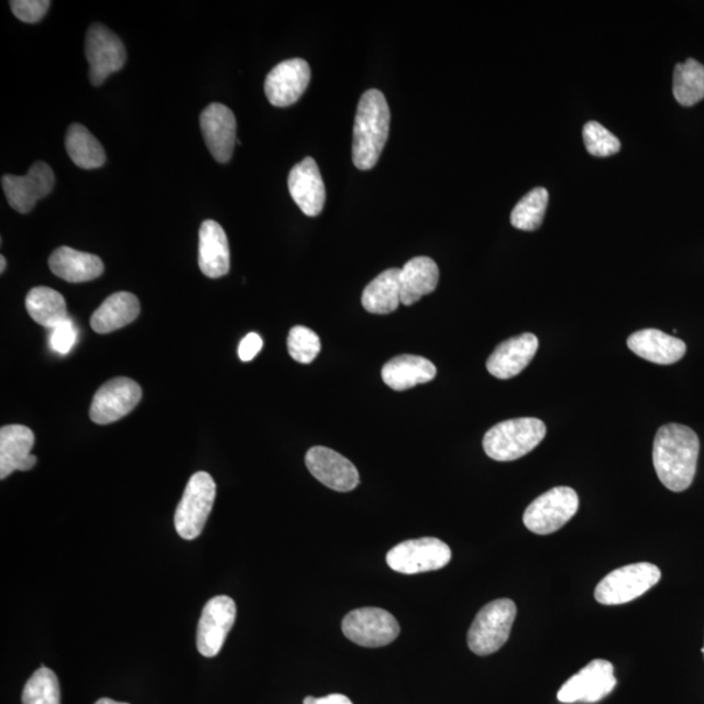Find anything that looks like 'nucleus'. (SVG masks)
Here are the masks:
<instances>
[{"label":"nucleus","instance_id":"nucleus-1","mask_svg":"<svg viewBox=\"0 0 704 704\" xmlns=\"http://www.w3.org/2000/svg\"><path fill=\"white\" fill-rule=\"evenodd\" d=\"M700 457V439L692 428L666 425L654 436L653 468L669 491L684 492L692 485Z\"/></svg>","mask_w":704,"mask_h":704},{"label":"nucleus","instance_id":"nucleus-2","mask_svg":"<svg viewBox=\"0 0 704 704\" xmlns=\"http://www.w3.org/2000/svg\"><path fill=\"white\" fill-rule=\"evenodd\" d=\"M391 130V110L385 96L377 89H370L359 101L354 139H352V161L359 170L375 167L384 151Z\"/></svg>","mask_w":704,"mask_h":704},{"label":"nucleus","instance_id":"nucleus-3","mask_svg":"<svg viewBox=\"0 0 704 704\" xmlns=\"http://www.w3.org/2000/svg\"><path fill=\"white\" fill-rule=\"evenodd\" d=\"M547 427L535 418H519L498 422L484 436L485 454L498 462L519 460L544 440Z\"/></svg>","mask_w":704,"mask_h":704},{"label":"nucleus","instance_id":"nucleus-4","mask_svg":"<svg viewBox=\"0 0 704 704\" xmlns=\"http://www.w3.org/2000/svg\"><path fill=\"white\" fill-rule=\"evenodd\" d=\"M516 617L517 605L510 598H498L484 605L469 630L470 650L479 657H488L503 649L508 642Z\"/></svg>","mask_w":704,"mask_h":704},{"label":"nucleus","instance_id":"nucleus-5","mask_svg":"<svg viewBox=\"0 0 704 704\" xmlns=\"http://www.w3.org/2000/svg\"><path fill=\"white\" fill-rule=\"evenodd\" d=\"M215 479L208 473H196L189 479L185 493L176 508L174 525L185 540L199 538L216 502Z\"/></svg>","mask_w":704,"mask_h":704},{"label":"nucleus","instance_id":"nucleus-6","mask_svg":"<svg viewBox=\"0 0 704 704\" xmlns=\"http://www.w3.org/2000/svg\"><path fill=\"white\" fill-rule=\"evenodd\" d=\"M660 579V569L653 563H631L605 576L596 586L595 598L604 605L630 603L657 586Z\"/></svg>","mask_w":704,"mask_h":704},{"label":"nucleus","instance_id":"nucleus-7","mask_svg":"<svg viewBox=\"0 0 704 704\" xmlns=\"http://www.w3.org/2000/svg\"><path fill=\"white\" fill-rule=\"evenodd\" d=\"M579 508L580 497L573 488L556 487L528 505L524 524L534 534H553L565 526Z\"/></svg>","mask_w":704,"mask_h":704},{"label":"nucleus","instance_id":"nucleus-8","mask_svg":"<svg viewBox=\"0 0 704 704\" xmlns=\"http://www.w3.org/2000/svg\"><path fill=\"white\" fill-rule=\"evenodd\" d=\"M452 560L447 543L436 538L403 541L386 554V563L400 574H420L446 568Z\"/></svg>","mask_w":704,"mask_h":704},{"label":"nucleus","instance_id":"nucleus-9","mask_svg":"<svg viewBox=\"0 0 704 704\" xmlns=\"http://www.w3.org/2000/svg\"><path fill=\"white\" fill-rule=\"evenodd\" d=\"M344 637L358 646L377 649L391 645L399 636L397 618L382 608L365 607L351 610L342 622Z\"/></svg>","mask_w":704,"mask_h":704},{"label":"nucleus","instance_id":"nucleus-10","mask_svg":"<svg viewBox=\"0 0 704 704\" xmlns=\"http://www.w3.org/2000/svg\"><path fill=\"white\" fill-rule=\"evenodd\" d=\"M86 55L89 63V79L95 87L102 86L110 75L121 70L127 59L121 38L102 24L89 28Z\"/></svg>","mask_w":704,"mask_h":704},{"label":"nucleus","instance_id":"nucleus-11","mask_svg":"<svg viewBox=\"0 0 704 704\" xmlns=\"http://www.w3.org/2000/svg\"><path fill=\"white\" fill-rule=\"evenodd\" d=\"M237 619V604L230 596L220 595L206 604L197 625V650L206 658H215L222 650Z\"/></svg>","mask_w":704,"mask_h":704},{"label":"nucleus","instance_id":"nucleus-12","mask_svg":"<svg viewBox=\"0 0 704 704\" xmlns=\"http://www.w3.org/2000/svg\"><path fill=\"white\" fill-rule=\"evenodd\" d=\"M617 685L615 668L607 660L596 659L561 686V703H596L614 692Z\"/></svg>","mask_w":704,"mask_h":704},{"label":"nucleus","instance_id":"nucleus-13","mask_svg":"<svg viewBox=\"0 0 704 704\" xmlns=\"http://www.w3.org/2000/svg\"><path fill=\"white\" fill-rule=\"evenodd\" d=\"M55 175L45 162H35L24 176L4 175L2 187L10 207L21 215L30 213L35 204L52 194Z\"/></svg>","mask_w":704,"mask_h":704},{"label":"nucleus","instance_id":"nucleus-14","mask_svg":"<svg viewBox=\"0 0 704 704\" xmlns=\"http://www.w3.org/2000/svg\"><path fill=\"white\" fill-rule=\"evenodd\" d=\"M143 392L131 378L110 380L97 391L90 406V419L96 425H111L129 415L138 406Z\"/></svg>","mask_w":704,"mask_h":704},{"label":"nucleus","instance_id":"nucleus-15","mask_svg":"<svg viewBox=\"0 0 704 704\" xmlns=\"http://www.w3.org/2000/svg\"><path fill=\"white\" fill-rule=\"evenodd\" d=\"M309 81H311V67L306 61L295 58L282 62L266 76V98L277 108H287L299 101Z\"/></svg>","mask_w":704,"mask_h":704},{"label":"nucleus","instance_id":"nucleus-16","mask_svg":"<svg viewBox=\"0 0 704 704\" xmlns=\"http://www.w3.org/2000/svg\"><path fill=\"white\" fill-rule=\"evenodd\" d=\"M306 464L309 473L330 490L350 492L361 483V476L354 464L333 449L326 447L309 449Z\"/></svg>","mask_w":704,"mask_h":704},{"label":"nucleus","instance_id":"nucleus-17","mask_svg":"<svg viewBox=\"0 0 704 704\" xmlns=\"http://www.w3.org/2000/svg\"><path fill=\"white\" fill-rule=\"evenodd\" d=\"M202 138L217 162L228 164L237 145V119L228 106L211 103L200 117Z\"/></svg>","mask_w":704,"mask_h":704},{"label":"nucleus","instance_id":"nucleus-18","mask_svg":"<svg viewBox=\"0 0 704 704\" xmlns=\"http://www.w3.org/2000/svg\"><path fill=\"white\" fill-rule=\"evenodd\" d=\"M288 191L293 200L308 217H317L326 206L327 191L319 166L307 157L293 167L288 175Z\"/></svg>","mask_w":704,"mask_h":704},{"label":"nucleus","instance_id":"nucleus-19","mask_svg":"<svg viewBox=\"0 0 704 704\" xmlns=\"http://www.w3.org/2000/svg\"><path fill=\"white\" fill-rule=\"evenodd\" d=\"M538 348L537 336L525 333L513 337L493 351L487 361V370L499 380L516 377L531 363Z\"/></svg>","mask_w":704,"mask_h":704},{"label":"nucleus","instance_id":"nucleus-20","mask_svg":"<svg viewBox=\"0 0 704 704\" xmlns=\"http://www.w3.org/2000/svg\"><path fill=\"white\" fill-rule=\"evenodd\" d=\"M34 433L31 428L20 425L0 429V479L4 481L15 471H30L37 463L33 455Z\"/></svg>","mask_w":704,"mask_h":704},{"label":"nucleus","instance_id":"nucleus-21","mask_svg":"<svg viewBox=\"0 0 704 704\" xmlns=\"http://www.w3.org/2000/svg\"><path fill=\"white\" fill-rule=\"evenodd\" d=\"M628 348L645 361L661 365L678 363L686 354L684 341L658 329H644L631 334Z\"/></svg>","mask_w":704,"mask_h":704},{"label":"nucleus","instance_id":"nucleus-22","mask_svg":"<svg viewBox=\"0 0 704 704\" xmlns=\"http://www.w3.org/2000/svg\"><path fill=\"white\" fill-rule=\"evenodd\" d=\"M199 266L204 276L221 278L230 271L227 232L216 221H204L200 228Z\"/></svg>","mask_w":704,"mask_h":704},{"label":"nucleus","instance_id":"nucleus-23","mask_svg":"<svg viewBox=\"0 0 704 704\" xmlns=\"http://www.w3.org/2000/svg\"><path fill=\"white\" fill-rule=\"evenodd\" d=\"M48 266L56 277L81 284L102 276L105 266L102 260L91 253L76 251L69 246H59L48 258Z\"/></svg>","mask_w":704,"mask_h":704},{"label":"nucleus","instance_id":"nucleus-24","mask_svg":"<svg viewBox=\"0 0 704 704\" xmlns=\"http://www.w3.org/2000/svg\"><path fill=\"white\" fill-rule=\"evenodd\" d=\"M438 375L435 364L428 359L417 355H400L384 365L382 377L384 383L396 392H405L411 387L427 384Z\"/></svg>","mask_w":704,"mask_h":704},{"label":"nucleus","instance_id":"nucleus-25","mask_svg":"<svg viewBox=\"0 0 704 704\" xmlns=\"http://www.w3.org/2000/svg\"><path fill=\"white\" fill-rule=\"evenodd\" d=\"M439 266L432 258L414 257L400 270V302L413 306L438 287Z\"/></svg>","mask_w":704,"mask_h":704},{"label":"nucleus","instance_id":"nucleus-26","mask_svg":"<svg viewBox=\"0 0 704 704\" xmlns=\"http://www.w3.org/2000/svg\"><path fill=\"white\" fill-rule=\"evenodd\" d=\"M140 315V302L131 293H116L106 299L91 316L90 326L96 333L108 334L129 326Z\"/></svg>","mask_w":704,"mask_h":704},{"label":"nucleus","instance_id":"nucleus-27","mask_svg":"<svg viewBox=\"0 0 704 704\" xmlns=\"http://www.w3.org/2000/svg\"><path fill=\"white\" fill-rule=\"evenodd\" d=\"M362 305L365 311L387 315L397 311L400 305V270L392 267L364 288Z\"/></svg>","mask_w":704,"mask_h":704},{"label":"nucleus","instance_id":"nucleus-28","mask_svg":"<svg viewBox=\"0 0 704 704\" xmlns=\"http://www.w3.org/2000/svg\"><path fill=\"white\" fill-rule=\"evenodd\" d=\"M28 314L41 327L48 330L69 319L63 295L51 287H34L25 298Z\"/></svg>","mask_w":704,"mask_h":704},{"label":"nucleus","instance_id":"nucleus-29","mask_svg":"<svg viewBox=\"0 0 704 704\" xmlns=\"http://www.w3.org/2000/svg\"><path fill=\"white\" fill-rule=\"evenodd\" d=\"M66 150L76 166L84 170H94L105 165L106 153L100 141L82 124L69 127L66 135Z\"/></svg>","mask_w":704,"mask_h":704},{"label":"nucleus","instance_id":"nucleus-30","mask_svg":"<svg viewBox=\"0 0 704 704\" xmlns=\"http://www.w3.org/2000/svg\"><path fill=\"white\" fill-rule=\"evenodd\" d=\"M673 95L682 106H693L704 98V66L694 59L675 66Z\"/></svg>","mask_w":704,"mask_h":704},{"label":"nucleus","instance_id":"nucleus-31","mask_svg":"<svg viewBox=\"0 0 704 704\" xmlns=\"http://www.w3.org/2000/svg\"><path fill=\"white\" fill-rule=\"evenodd\" d=\"M549 194L546 188H535L520 200L512 211L510 221L514 228L534 231L543 223L548 207Z\"/></svg>","mask_w":704,"mask_h":704},{"label":"nucleus","instance_id":"nucleus-32","mask_svg":"<svg viewBox=\"0 0 704 704\" xmlns=\"http://www.w3.org/2000/svg\"><path fill=\"white\" fill-rule=\"evenodd\" d=\"M23 704H61L58 678L46 667L35 671L23 690Z\"/></svg>","mask_w":704,"mask_h":704},{"label":"nucleus","instance_id":"nucleus-33","mask_svg":"<svg viewBox=\"0 0 704 704\" xmlns=\"http://www.w3.org/2000/svg\"><path fill=\"white\" fill-rule=\"evenodd\" d=\"M287 349L295 362L312 363L321 351L320 337L306 327H294L288 333Z\"/></svg>","mask_w":704,"mask_h":704},{"label":"nucleus","instance_id":"nucleus-34","mask_svg":"<svg viewBox=\"0 0 704 704\" xmlns=\"http://www.w3.org/2000/svg\"><path fill=\"white\" fill-rule=\"evenodd\" d=\"M584 145L595 157H609L622 150L619 140L597 122H588L583 129Z\"/></svg>","mask_w":704,"mask_h":704},{"label":"nucleus","instance_id":"nucleus-35","mask_svg":"<svg viewBox=\"0 0 704 704\" xmlns=\"http://www.w3.org/2000/svg\"><path fill=\"white\" fill-rule=\"evenodd\" d=\"M77 341V330L73 320L68 319L51 329L48 344L56 354L67 355Z\"/></svg>","mask_w":704,"mask_h":704},{"label":"nucleus","instance_id":"nucleus-36","mask_svg":"<svg viewBox=\"0 0 704 704\" xmlns=\"http://www.w3.org/2000/svg\"><path fill=\"white\" fill-rule=\"evenodd\" d=\"M13 15L24 23H38L51 9L52 2L48 0H12L10 2Z\"/></svg>","mask_w":704,"mask_h":704},{"label":"nucleus","instance_id":"nucleus-37","mask_svg":"<svg viewBox=\"0 0 704 704\" xmlns=\"http://www.w3.org/2000/svg\"><path fill=\"white\" fill-rule=\"evenodd\" d=\"M263 349V338L257 333H250L243 338L241 344H239V358L242 362H251L258 355V352Z\"/></svg>","mask_w":704,"mask_h":704},{"label":"nucleus","instance_id":"nucleus-38","mask_svg":"<svg viewBox=\"0 0 704 704\" xmlns=\"http://www.w3.org/2000/svg\"><path fill=\"white\" fill-rule=\"evenodd\" d=\"M302 704H354L352 703L346 695L342 694H330L327 696H322V698H315V696H307Z\"/></svg>","mask_w":704,"mask_h":704},{"label":"nucleus","instance_id":"nucleus-39","mask_svg":"<svg viewBox=\"0 0 704 704\" xmlns=\"http://www.w3.org/2000/svg\"><path fill=\"white\" fill-rule=\"evenodd\" d=\"M95 704H130V703L117 702L110 698H101V700H98Z\"/></svg>","mask_w":704,"mask_h":704},{"label":"nucleus","instance_id":"nucleus-40","mask_svg":"<svg viewBox=\"0 0 704 704\" xmlns=\"http://www.w3.org/2000/svg\"><path fill=\"white\" fill-rule=\"evenodd\" d=\"M7 266L6 257H0V272L4 273Z\"/></svg>","mask_w":704,"mask_h":704},{"label":"nucleus","instance_id":"nucleus-41","mask_svg":"<svg viewBox=\"0 0 704 704\" xmlns=\"http://www.w3.org/2000/svg\"><path fill=\"white\" fill-rule=\"evenodd\" d=\"M702 653L704 654V646H703V649H702Z\"/></svg>","mask_w":704,"mask_h":704}]
</instances>
